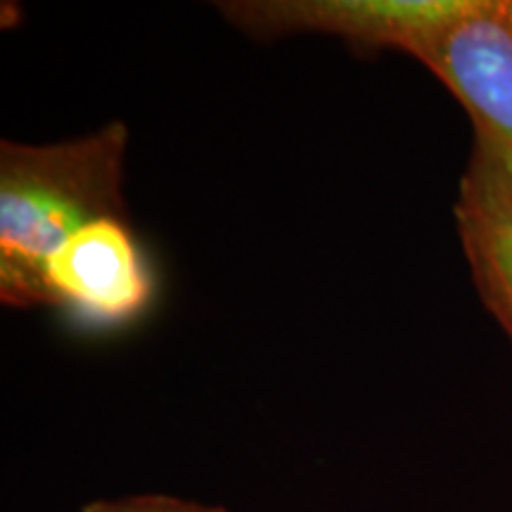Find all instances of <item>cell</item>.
Listing matches in <instances>:
<instances>
[{
  "label": "cell",
  "mask_w": 512,
  "mask_h": 512,
  "mask_svg": "<svg viewBox=\"0 0 512 512\" xmlns=\"http://www.w3.org/2000/svg\"><path fill=\"white\" fill-rule=\"evenodd\" d=\"M121 121L64 143L0 145V299L43 306V271L57 249L98 219L126 216Z\"/></svg>",
  "instance_id": "6da1fadb"
},
{
  "label": "cell",
  "mask_w": 512,
  "mask_h": 512,
  "mask_svg": "<svg viewBox=\"0 0 512 512\" xmlns=\"http://www.w3.org/2000/svg\"><path fill=\"white\" fill-rule=\"evenodd\" d=\"M403 53L456 95L475 145L512 171V0H441Z\"/></svg>",
  "instance_id": "7a4b0ae2"
},
{
  "label": "cell",
  "mask_w": 512,
  "mask_h": 512,
  "mask_svg": "<svg viewBox=\"0 0 512 512\" xmlns=\"http://www.w3.org/2000/svg\"><path fill=\"white\" fill-rule=\"evenodd\" d=\"M155 294L150 266L126 216L98 219L72 235L43 271V306H60L91 328H119Z\"/></svg>",
  "instance_id": "3957f363"
},
{
  "label": "cell",
  "mask_w": 512,
  "mask_h": 512,
  "mask_svg": "<svg viewBox=\"0 0 512 512\" xmlns=\"http://www.w3.org/2000/svg\"><path fill=\"white\" fill-rule=\"evenodd\" d=\"M441 0H242L219 8L254 36L330 34L366 48L403 50Z\"/></svg>",
  "instance_id": "277c9868"
},
{
  "label": "cell",
  "mask_w": 512,
  "mask_h": 512,
  "mask_svg": "<svg viewBox=\"0 0 512 512\" xmlns=\"http://www.w3.org/2000/svg\"><path fill=\"white\" fill-rule=\"evenodd\" d=\"M456 221L479 297L512 342V171L479 145L460 181Z\"/></svg>",
  "instance_id": "5b68a950"
},
{
  "label": "cell",
  "mask_w": 512,
  "mask_h": 512,
  "mask_svg": "<svg viewBox=\"0 0 512 512\" xmlns=\"http://www.w3.org/2000/svg\"><path fill=\"white\" fill-rule=\"evenodd\" d=\"M81 512H228L223 505L188 501V498L166 494H138L112 498V501H93L83 505Z\"/></svg>",
  "instance_id": "8992f818"
}]
</instances>
